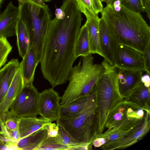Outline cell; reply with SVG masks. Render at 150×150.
Returning a JSON list of instances; mask_svg holds the SVG:
<instances>
[{"mask_svg":"<svg viewBox=\"0 0 150 150\" xmlns=\"http://www.w3.org/2000/svg\"><path fill=\"white\" fill-rule=\"evenodd\" d=\"M60 7L65 16L51 20L40 62L43 76L53 88L68 81L69 71L77 58L75 46L82 20L75 0H64Z\"/></svg>","mask_w":150,"mask_h":150,"instance_id":"6da1fadb","label":"cell"},{"mask_svg":"<svg viewBox=\"0 0 150 150\" xmlns=\"http://www.w3.org/2000/svg\"><path fill=\"white\" fill-rule=\"evenodd\" d=\"M101 13V18L117 44L145 53L150 44V27L140 13L130 10L122 3L119 12L107 5Z\"/></svg>","mask_w":150,"mask_h":150,"instance_id":"7a4b0ae2","label":"cell"},{"mask_svg":"<svg viewBox=\"0 0 150 150\" xmlns=\"http://www.w3.org/2000/svg\"><path fill=\"white\" fill-rule=\"evenodd\" d=\"M102 65L95 64L91 54L82 57L77 65L71 69L69 84L61 97L60 105L66 106L88 96L104 71Z\"/></svg>","mask_w":150,"mask_h":150,"instance_id":"3957f363","label":"cell"},{"mask_svg":"<svg viewBox=\"0 0 150 150\" xmlns=\"http://www.w3.org/2000/svg\"><path fill=\"white\" fill-rule=\"evenodd\" d=\"M101 64L104 71L94 87L97 106V134L104 132L109 112L123 98L119 90L116 67L105 60Z\"/></svg>","mask_w":150,"mask_h":150,"instance_id":"277c9868","label":"cell"},{"mask_svg":"<svg viewBox=\"0 0 150 150\" xmlns=\"http://www.w3.org/2000/svg\"><path fill=\"white\" fill-rule=\"evenodd\" d=\"M18 16L29 33L30 45L34 47L40 62L44 39L50 23L51 14L47 5L42 6L30 0H18Z\"/></svg>","mask_w":150,"mask_h":150,"instance_id":"5b68a950","label":"cell"},{"mask_svg":"<svg viewBox=\"0 0 150 150\" xmlns=\"http://www.w3.org/2000/svg\"><path fill=\"white\" fill-rule=\"evenodd\" d=\"M56 122L79 143L92 144L97 134L98 123L94 88L88 96L86 105L79 114L71 118H59Z\"/></svg>","mask_w":150,"mask_h":150,"instance_id":"8992f818","label":"cell"},{"mask_svg":"<svg viewBox=\"0 0 150 150\" xmlns=\"http://www.w3.org/2000/svg\"><path fill=\"white\" fill-rule=\"evenodd\" d=\"M40 93L32 84L23 87L6 113L8 116L19 118L36 116L38 114Z\"/></svg>","mask_w":150,"mask_h":150,"instance_id":"52a82bcc","label":"cell"},{"mask_svg":"<svg viewBox=\"0 0 150 150\" xmlns=\"http://www.w3.org/2000/svg\"><path fill=\"white\" fill-rule=\"evenodd\" d=\"M114 65L119 69L139 70L146 71L142 54L132 48L117 44L115 45Z\"/></svg>","mask_w":150,"mask_h":150,"instance_id":"ba28073f","label":"cell"},{"mask_svg":"<svg viewBox=\"0 0 150 150\" xmlns=\"http://www.w3.org/2000/svg\"><path fill=\"white\" fill-rule=\"evenodd\" d=\"M150 129V111H145L142 120L129 134L120 140L105 144L100 147V149L112 150L128 148L142 139L149 132Z\"/></svg>","mask_w":150,"mask_h":150,"instance_id":"9c48e42d","label":"cell"},{"mask_svg":"<svg viewBox=\"0 0 150 150\" xmlns=\"http://www.w3.org/2000/svg\"><path fill=\"white\" fill-rule=\"evenodd\" d=\"M145 112L143 108L136 103L123 98L109 112L105 128H108L129 117L142 118L144 117Z\"/></svg>","mask_w":150,"mask_h":150,"instance_id":"30bf717a","label":"cell"},{"mask_svg":"<svg viewBox=\"0 0 150 150\" xmlns=\"http://www.w3.org/2000/svg\"><path fill=\"white\" fill-rule=\"evenodd\" d=\"M60 97L53 88L46 89L40 93L38 114L42 117L56 121L60 118Z\"/></svg>","mask_w":150,"mask_h":150,"instance_id":"8fae6325","label":"cell"},{"mask_svg":"<svg viewBox=\"0 0 150 150\" xmlns=\"http://www.w3.org/2000/svg\"><path fill=\"white\" fill-rule=\"evenodd\" d=\"M143 117L141 119L129 117L124 119L107 128L105 131L101 134L96 135L95 139L104 138L106 141L105 143L120 140L129 134Z\"/></svg>","mask_w":150,"mask_h":150,"instance_id":"7c38bea8","label":"cell"},{"mask_svg":"<svg viewBox=\"0 0 150 150\" xmlns=\"http://www.w3.org/2000/svg\"><path fill=\"white\" fill-rule=\"evenodd\" d=\"M18 13V7L15 6L11 1L0 13V38L16 35Z\"/></svg>","mask_w":150,"mask_h":150,"instance_id":"4fadbf2b","label":"cell"},{"mask_svg":"<svg viewBox=\"0 0 150 150\" xmlns=\"http://www.w3.org/2000/svg\"><path fill=\"white\" fill-rule=\"evenodd\" d=\"M143 71L139 70L119 69L117 80L119 91L123 98L141 81Z\"/></svg>","mask_w":150,"mask_h":150,"instance_id":"5bb4252c","label":"cell"},{"mask_svg":"<svg viewBox=\"0 0 150 150\" xmlns=\"http://www.w3.org/2000/svg\"><path fill=\"white\" fill-rule=\"evenodd\" d=\"M23 86L20 63L19 67L7 91L0 103V115H3L8 111L13 102L22 90Z\"/></svg>","mask_w":150,"mask_h":150,"instance_id":"9a60e30c","label":"cell"},{"mask_svg":"<svg viewBox=\"0 0 150 150\" xmlns=\"http://www.w3.org/2000/svg\"><path fill=\"white\" fill-rule=\"evenodd\" d=\"M99 39L100 47L104 60L110 64L114 65L113 54L115 42L101 18L99 23Z\"/></svg>","mask_w":150,"mask_h":150,"instance_id":"2e32d148","label":"cell"},{"mask_svg":"<svg viewBox=\"0 0 150 150\" xmlns=\"http://www.w3.org/2000/svg\"><path fill=\"white\" fill-rule=\"evenodd\" d=\"M39 62L35 49L30 45L20 63L24 84H32L36 68Z\"/></svg>","mask_w":150,"mask_h":150,"instance_id":"e0dca14e","label":"cell"},{"mask_svg":"<svg viewBox=\"0 0 150 150\" xmlns=\"http://www.w3.org/2000/svg\"><path fill=\"white\" fill-rule=\"evenodd\" d=\"M20 63L17 59H13L0 69V103L7 91Z\"/></svg>","mask_w":150,"mask_h":150,"instance_id":"ac0fdd59","label":"cell"},{"mask_svg":"<svg viewBox=\"0 0 150 150\" xmlns=\"http://www.w3.org/2000/svg\"><path fill=\"white\" fill-rule=\"evenodd\" d=\"M52 122L41 117H26L19 118L18 129L20 139L36 132L45 125Z\"/></svg>","mask_w":150,"mask_h":150,"instance_id":"d6986e66","label":"cell"},{"mask_svg":"<svg viewBox=\"0 0 150 150\" xmlns=\"http://www.w3.org/2000/svg\"><path fill=\"white\" fill-rule=\"evenodd\" d=\"M100 18L96 16L86 19L85 23L87 26L91 54H97L103 57L99 39V23Z\"/></svg>","mask_w":150,"mask_h":150,"instance_id":"ffe728a7","label":"cell"},{"mask_svg":"<svg viewBox=\"0 0 150 150\" xmlns=\"http://www.w3.org/2000/svg\"><path fill=\"white\" fill-rule=\"evenodd\" d=\"M150 87L141 81L134 87L125 98L136 103L145 111H150Z\"/></svg>","mask_w":150,"mask_h":150,"instance_id":"44dd1931","label":"cell"},{"mask_svg":"<svg viewBox=\"0 0 150 150\" xmlns=\"http://www.w3.org/2000/svg\"><path fill=\"white\" fill-rule=\"evenodd\" d=\"M47 136L46 130L41 128L17 141L16 144V149L22 150H36L41 143L47 138Z\"/></svg>","mask_w":150,"mask_h":150,"instance_id":"7402d4cb","label":"cell"},{"mask_svg":"<svg viewBox=\"0 0 150 150\" xmlns=\"http://www.w3.org/2000/svg\"><path fill=\"white\" fill-rule=\"evenodd\" d=\"M16 35L18 53L22 58L30 45V38L25 26L19 18L16 27Z\"/></svg>","mask_w":150,"mask_h":150,"instance_id":"603a6c76","label":"cell"},{"mask_svg":"<svg viewBox=\"0 0 150 150\" xmlns=\"http://www.w3.org/2000/svg\"><path fill=\"white\" fill-rule=\"evenodd\" d=\"M57 125L58 127V132L54 138L58 143L70 147L72 150L92 149V144L79 143L74 139L62 126Z\"/></svg>","mask_w":150,"mask_h":150,"instance_id":"cb8c5ba5","label":"cell"},{"mask_svg":"<svg viewBox=\"0 0 150 150\" xmlns=\"http://www.w3.org/2000/svg\"><path fill=\"white\" fill-rule=\"evenodd\" d=\"M79 10L83 13L86 19L98 16L103 11V7L100 0H75Z\"/></svg>","mask_w":150,"mask_h":150,"instance_id":"d4e9b609","label":"cell"},{"mask_svg":"<svg viewBox=\"0 0 150 150\" xmlns=\"http://www.w3.org/2000/svg\"><path fill=\"white\" fill-rule=\"evenodd\" d=\"M75 53L77 58L80 56L86 57L91 54L90 52L88 30L85 24L80 29L76 43Z\"/></svg>","mask_w":150,"mask_h":150,"instance_id":"484cf974","label":"cell"},{"mask_svg":"<svg viewBox=\"0 0 150 150\" xmlns=\"http://www.w3.org/2000/svg\"><path fill=\"white\" fill-rule=\"evenodd\" d=\"M89 96L77 100L66 106H60L59 118H70L77 115L86 105Z\"/></svg>","mask_w":150,"mask_h":150,"instance_id":"4316f807","label":"cell"},{"mask_svg":"<svg viewBox=\"0 0 150 150\" xmlns=\"http://www.w3.org/2000/svg\"><path fill=\"white\" fill-rule=\"evenodd\" d=\"M72 150L71 148L60 144L57 142L54 137L47 138L44 140L37 149L36 150Z\"/></svg>","mask_w":150,"mask_h":150,"instance_id":"83f0119b","label":"cell"},{"mask_svg":"<svg viewBox=\"0 0 150 150\" xmlns=\"http://www.w3.org/2000/svg\"><path fill=\"white\" fill-rule=\"evenodd\" d=\"M12 49V47L6 38H0V68L6 63Z\"/></svg>","mask_w":150,"mask_h":150,"instance_id":"f1b7e54d","label":"cell"},{"mask_svg":"<svg viewBox=\"0 0 150 150\" xmlns=\"http://www.w3.org/2000/svg\"><path fill=\"white\" fill-rule=\"evenodd\" d=\"M122 4L134 12L140 13L144 12L142 0H121Z\"/></svg>","mask_w":150,"mask_h":150,"instance_id":"f546056e","label":"cell"},{"mask_svg":"<svg viewBox=\"0 0 150 150\" xmlns=\"http://www.w3.org/2000/svg\"><path fill=\"white\" fill-rule=\"evenodd\" d=\"M1 115L7 132V130H14L18 127L19 118L9 117L6 113Z\"/></svg>","mask_w":150,"mask_h":150,"instance_id":"4dcf8cb0","label":"cell"},{"mask_svg":"<svg viewBox=\"0 0 150 150\" xmlns=\"http://www.w3.org/2000/svg\"><path fill=\"white\" fill-rule=\"evenodd\" d=\"M50 122L45 125L42 128L46 129L47 132V138L54 137L57 135L58 127L57 124Z\"/></svg>","mask_w":150,"mask_h":150,"instance_id":"1f68e13d","label":"cell"},{"mask_svg":"<svg viewBox=\"0 0 150 150\" xmlns=\"http://www.w3.org/2000/svg\"><path fill=\"white\" fill-rule=\"evenodd\" d=\"M16 142L0 136V150L16 149Z\"/></svg>","mask_w":150,"mask_h":150,"instance_id":"d6a6232c","label":"cell"},{"mask_svg":"<svg viewBox=\"0 0 150 150\" xmlns=\"http://www.w3.org/2000/svg\"><path fill=\"white\" fill-rule=\"evenodd\" d=\"M144 57L146 71L147 74L150 75V44L148 46L145 53L142 54Z\"/></svg>","mask_w":150,"mask_h":150,"instance_id":"836d02e7","label":"cell"},{"mask_svg":"<svg viewBox=\"0 0 150 150\" xmlns=\"http://www.w3.org/2000/svg\"><path fill=\"white\" fill-rule=\"evenodd\" d=\"M7 132L9 140L17 142L20 139L18 127L14 130H7Z\"/></svg>","mask_w":150,"mask_h":150,"instance_id":"e575fe53","label":"cell"},{"mask_svg":"<svg viewBox=\"0 0 150 150\" xmlns=\"http://www.w3.org/2000/svg\"><path fill=\"white\" fill-rule=\"evenodd\" d=\"M106 142L105 139L102 137H98L95 139L92 142V144L95 147H100Z\"/></svg>","mask_w":150,"mask_h":150,"instance_id":"d590c367","label":"cell"},{"mask_svg":"<svg viewBox=\"0 0 150 150\" xmlns=\"http://www.w3.org/2000/svg\"><path fill=\"white\" fill-rule=\"evenodd\" d=\"M0 136L8 139V135L5 128L2 116L0 115Z\"/></svg>","mask_w":150,"mask_h":150,"instance_id":"8d00e7d4","label":"cell"},{"mask_svg":"<svg viewBox=\"0 0 150 150\" xmlns=\"http://www.w3.org/2000/svg\"><path fill=\"white\" fill-rule=\"evenodd\" d=\"M144 12L147 14L149 19H150V0H142Z\"/></svg>","mask_w":150,"mask_h":150,"instance_id":"74e56055","label":"cell"},{"mask_svg":"<svg viewBox=\"0 0 150 150\" xmlns=\"http://www.w3.org/2000/svg\"><path fill=\"white\" fill-rule=\"evenodd\" d=\"M55 17L58 19H62L65 16V13L63 10L60 7L57 8L55 11Z\"/></svg>","mask_w":150,"mask_h":150,"instance_id":"f35d334b","label":"cell"},{"mask_svg":"<svg viewBox=\"0 0 150 150\" xmlns=\"http://www.w3.org/2000/svg\"><path fill=\"white\" fill-rule=\"evenodd\" d=\"M141 81L144 84V86L146 87H150V75L147 74L142 75L141 79Z\"/></svg>","mask_w":150,"mask_h":150,"instance_id":"ab89813d","label":"cell"},{"mask_svg":"<svg viewBox=\"0 0 150 150\" xmlns=\"http://www.w3.org/2000/svg\"><path fill=\"white\" fill-rule=\"evenodd\" d=\"M101 1L104 2L107 5H111L114 0H100Z\"/></svg>","mask_w":150,"mask_h":150,"instance_id":"60d3db41","label":"cell"},{"mask_svg":"<svg viewBox=\"0 0 150 150\" xmlns=\"http://www.w3.org/2000/svg\"><path fill=\"white\" fill-rule=\"evenodd\" d=\"M52 0H43L44 2H49L50 1H52Z\"/></svg>","mask_w":150,"mask_h":150,"instance_id":"b9f144b4","label":"cell"},{"mask_svg":"<svg viewBox=\"0 0 150 150\" xmlns=\"http://www.w3.org/2000/svg\"><path fill=\"white\" fill-rule=\"evenodd\" d=\"M3 0H0V3H1V2L3 1Z\"/></svg>","mask_w":150,"mask_h":150,"instance_id":"7bdbcfd3","label":"cell"}]
</instances>
